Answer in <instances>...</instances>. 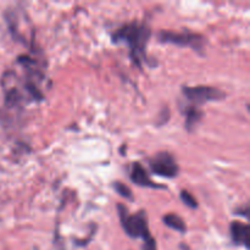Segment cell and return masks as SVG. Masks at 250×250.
Listing matches in <instances>:
<instances>
[{
    "label": "cell",
    "instance_id": "cell-1",
    "mask_svg": "<svg viewBox=\"0 0 250 250\" xmlns=\"http://www.w3.org/2000/svg\"><path fill=\"white\" fill-rule=\"evenodd\" d=\"M150 28L144 22L132 21L122 24L112 34L114 43H124L128 46L129 55L137 66L146 61V44L150 38Z\"/></svg>",
    "mask_w": 250,
    "mask_h": 250
},
{
    "label": "cell",
    "instance_id": "cell-2",
    "mask_svg": "<svg viewBox=\"0 0 250 250\" xmlns=\"http://www.w3.org/2000/svg\"><path fill=\"white\" fill-rule=\"evenodd\" d=\"M117 211H119L122 229L126 232L127 236H129L131 238H142L143 241L151 236L146 212L138 211L137 214L131 215L127 208L122 204L117 205Z\"/></svg>",
    "mask_w": 250,
    "mask_h": 250
},
{
    "label": "cell",
    "instance_id": "cell-3",
    "mask_svg": "<svg viewBox=\"0 0 250 250\" xmlns=\"http://www.w3.org/2000/svg\"><path fill=\"white\" fill-rule=\"evenodd\" d=\"M158 39L161 43L175 44L178 46H189L200 54L204 50V46L207 44V39L198 33H193L188 29L181 32L160 31L158 33Z\"/></svg>",
    "mask_w": 250,
    "mask_h": 250
},
{
    "label": "cell",
    "instance_id": "cell-4",
    "mask_svg": "<svg viewBox=\"0 0 250 250\" xmlns=\"http://www.w3.org/2000/svg\"><path fill=\"white\" fill-rule=\"evenodd\" d=\"M149 166L154 175L165 178H175L180 173V167L173 155L167 151H161L149 160Z\"/></svg>",
    "mask_w": 250,
    "mask_h": 250
},
{
    "label": "cell",
    "instance_id": "cell-5",
    "mask_svg": "<svg viewBox=\"0 0 250 250\" xmlns=\"http://www.w3.org/2000/svg\"><path fill=\"white\" fill-rule=\"evenodd\" d=\"M182 90L185 97L195 105L205 104L209 102H219L225 98V93L222 90L215 87H209V85L183 87Z\"/></svg>",
    "mask_w": 250,
    "mask_h": 250
},
{
    "label": "cell",
    "instance_id": "cell-6",
    "mask_svg": "<svg viewBox=\"0 0 250 250\" xmlns=\"http://www.w3.org/2000/svg\"><path fill=\"white\" fill-rule=\"evenodd\" d=\"M129 178L134 185L139 187H149V188H164V186L155 183L149 178L148 172L146 168L139 163H133L131 165V171H129Z\"/></svg>",
    "mask_w": 250,
    "mask_h": 250
},
{
    "label": "cell",
    "instance_id": "cell-7",
    "mask_svg": "<svg viewBox=\"0 0 250 250\" xmlns=\"http://www.w3.org/2000/svg\"><path fill=\"white\" fill-rule=\"evenodd\" d=\"M249 225L243 224L241 221H233L229 225V233L234 244L243 246L246 248L249 247Z\"/></svg>",
    "mask_w": 250,
    "mask_h": 250
},
{
    "label": "cell",
    "instance_id": "cell-8",
    "mask_svg": "<svg viewBox=\"0 0 250 250\" xmlns=\"http://www.w3.org/2000/svg\"><path fill=\"white\" fill-rule=\"evenodd\" d=\"M183 114L186 116V127H187L188 131H193L203 117V112L194 105L187 106V109L183 111Z\"/></svg>",
    "mask_w": 250,
    "mask_h": 250
},
{
    "label": "cell",
    "instance_id": "cell-9",
    "mask_svg": "<svg viewBox=\"0 0 250 250\" xmlns=\"http://www.w3.org/2000/svg\"><path fill=\"white\" fill-rule=\"evenodd\" d=\"M164 224L166 225L170 229H175V231L180 232V233H185L187 231V226H186V222L183 221V219H181L178 215L176 214H167L163 217Z\"/></svg>",
    "mask_w": 250,
    "mask_h": 250
},
{
    "label": "cell",
    "instance_id": "cell-10",
    "mask_svg": "<svg viewBox=\"0 0 250 250\" xmlns=\"http://www.w3.org/2000/svg\"><path fill=\"white\" fill-rule=\"evenodd\" d=\"M112 187H114V189L116 190V192L119 193L121 197L126 198V199H128V200H133V194H132V190L129 189L126 185H124V183H121V182H115L114 185H112Z\"/></svg>",
    "mask_w": 250,
    "mask_h": 250
},
{
    "label": "cell",
    "instance_id": "cell-11",
    "mask_svg": "<svg viewBox=\"0 0 250 250\" xmlns=\"http://www.w3.org/2000/svg\"><path fill=\"white\" fill-rule=\"evenodd\" d=\"M181 199H182V202L185 203L188 208H190V209H197L198 208L197 199H195L194 195L190 194L188 190L183 189L182 192H181Z\"/></svg>",
    "mask_w": 250,
    "mask_h": 250
},
{
    "label": "cell",
    "instance_id": "cell-12",
    "mask_svg": "<svg viewBox=\"0 0 250 250\" xmlns=\"http://www.w3.org/2000/svg\"><path fill=\"white\" fill-rule=\"evenodd\" d=\"M142 250H158L156 248V242L153 237H148L146 239H144V244L142 247Z\"/></svg>",
    "mask_w": 250,
    "mask_h": 250
},
{
    "label": "cell",
    "instance_id": "cell-13",
    "mask_svg": "<svg viewBox=\"0 0 250 250\" xmlns=\"http://www.w3.org/2000/svg\"><path fill=\"white\" fill-rule=\"evenodd\" d=\"M236 214L237 215H242V216L247 217L248 216V205H244V209H239V210H236Z\"/></svg>",
    "mask_w": 250,
    "mask_h": 250
}]
</instances>
